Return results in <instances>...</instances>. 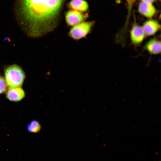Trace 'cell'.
Segmentation results:
<instances>
[{
    "instance_id": "obj_1",
    "label": "cell",
    "mask_w": 161,
    "mask_h": 161,
    "mask_svg": "<svg viewBox=\"0 0 161 161\" xmlns=\"http://www.w3.org/2000/svg\"><path fill=\"white\" fill-rule=\"evenodd\" d=\"M66 0H17L16 13L20 25L30 36L39 37L57 27Z\"/></svg>"
},
{
    "instance_id": "obj_2",
    "label": "cell",
    "mask_w": 161,
    "mask_h": 161,
    "mask_svg": "<svg viewBox=\"0 0 161 161\" xmlns=\"http://www.w3.org/2000/svg\"><path fill=\"white\" fill-rule=\"evenodd\" d=\"M4 75L7 86L9 88L21 87L25 77L22 69L16 64L6 68L4 70Z\"/></svg>"
},
{
    "instance_id": "obj_3",
    "label": "cell",
    "mask_w": 161,
    "mask_h": 161,
    "mask_svg": "<svg viewBox=\"0 0 161 161\" xmlns=\"http://www.w3.org/2000/svg\"><path fill=\"white\" fill-rule=\"evenodd\" d=\"M95 24L94 21H90L83 22L73 26L69 31L68 35L75 41L86 38L91 32Z\"/></svg>"
},
{
    "instance_id": "obj_4",
    "label": "cell",
    "mask_w": 161,
    "mask_h": 161,
    "mask_svg": "<svg viewBox=\"0 0 161 161\" xmlns=\"http://www.w3.org/2000/svg\"><path fill=\"white\" fill-rule=\"evenodd\" d=\"M88 17L87 13L73 10L68 11L65 15L66 23L69 26H73L83 22Z\"/></svg>"
},
{
    "instance_id": "obj_5",
    "label": "cell",
    "mask_w": 161,
    "mask_h": 161,
    "mask_svg": "<svg viewBox=\"0 0 161 161\" xmlns=\"http://www.w3.org/2000/svg\"><path fill=\"white\" fill-rule=\"evenodd\" d=\"M146 37L142 27L135 23L130 31V38L132 44L138 47L143 42Z\"/></svg>"
},
{
    "instance_id": "obj_6",
    "label": "cell",
    "mask_w": 161,
    "mask_h": 161,
    "mask_svg": "<svg viewBox=\"0 0 161 161\" xmlns=\"http://www.w3.org/2000/svg\"><path fill=\"white\" fill-rule=\"evenodd\" d=\"M143 50H146L150 55H156L161 53V41L159 38H153L145 44Z\"/></svg>"
},
{
    "instance_id": "obj_7",
    "label": "cell",
    "mask_w": 161,
    "mask_h": 161,
    "mask_svg": "<svg viewBox=\"0 0 161 161\" xmlns=\"http://www.w3.org/2000/svg\"><path fill=\"white\" fill-rule=\"evenodd\" d=\"M142 27L146 37L154 35L161 28V25L158 21L153 19L145 21Z\"/></svg>"
},
{
    "instance_id": "obj_8",
    "label": "cell",
    "mask_w": 161,
    "mask_h": 161,
    "mask_svg": "<svg viewBox=\"0 0 161 161\" xmlns=\"http://www.w3.org/2000/svg\"><path fill=\"white\" fill-rule=\"evenodd\" d=\"M25 95L24 92L21 87L9 88L6 94V97L13 101L21 100Z\"/></svg>"
},
{
    "instance_id": "obj_9",
    "label": "cell",
    "mask_w": 161,
    "mask_h": 161,
    "mask_svg": "<svg viewBox=\"0 0 161 161\" xmlns=\"http://www.w3.org/2000/svg\"><path fill=\"white\" fill-rule=\"evenodd\" d=\"M138 10L141 14L149 18L152 17L156 12V8L152 3L142 1L139 4Z\"/></svg>"
},
{
    "instance_id": "obj_10",
    "label": "cell",
    "mask_w": 161,
    "mask_h": 161,
    "mask_svg": "<svg viewBox=\"0 0 161 161\" xmlns=\"http://www.w3.org/2000/svg\"><path fill=\"white\" fill-rule=\"evenodd\" d=\"M70 9L80 12L87 11L89 5L87 1L84 0H72L68 4Z\"/></svg>"
},
{
    "instance_id": "obj_11",
    "label": "cell",
    "mask_w": 161,
    "mask_h": 161,
    "mask_svg": "<svg viewBox=\"0 0 161 161\" xmlns=\"http://www.w3.org/2000/svg\"><path fill=\"white\" fill-rule=\"evenodd\" d=\"M41 129V126L39 122L36 120H33L27 125L28 131L32 133H36L39 131Z\"/></svg>"
},
{
    "instance_id": "obj_12",
    "label": "cell",
    "mask_w": 161,
    "mask_h": 161,
    "mask_svg": "<svg viewBox=\"0 0 161 161\" xmlns=\"http://www.w3.org/2000/svg\"><path fill=\"white\" fill-rule=\"evenodd\" d=\"M7 85L5 78L0 76V94L5 92L7 89Z\"/></svg>"
},
{
    "instance_id": "obj_13",
    "label": "cell",
    "mask_w": 161,
    "mask_h": 161,
    "mask_svg": "<svg viewBox=\"0 0 161 161\" xmlns=\"http://www.w3.org/2000/svg\"><path fill=\"white\" fill-rule=\"evenodd\" d=\"M136 0H126L128 5L129 10L130 12L131 9Z\"/></svg>"
},
{
    "instance_id": "obj_14",
    "label": "cell",
    "mask_w": 161,
    "mask_h": 161,
    "mask_svg": "<svg viewBox=\"0 0 161 161\" xmlns=\"http://www.w3.org/2000/svg\"><path fill=\"white\" fill-rule=\"evenodd\" d=\"M142 1L152 3L154 2L155 0H141Z\"/></svg>"
}]
</instances>
